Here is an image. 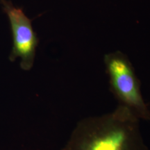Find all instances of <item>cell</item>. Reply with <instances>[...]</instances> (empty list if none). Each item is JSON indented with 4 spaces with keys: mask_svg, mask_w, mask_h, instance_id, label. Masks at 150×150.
Returning a JSON list of instances; mask_svg holds the SVG:
<instances>
[{
    "mask_svg": "<svg viewBox=\"0 0 150 150\" xmlns=\"http://www.w3.org/2000/svg\"><path fill=\"white\" fill-rule=\"evenodd\" d=\"M140 122L129 108L118 105L107 113L81 120L62 150H149Z\"/></svg>",
    "mask_w": 150,
    "mask_h": 150,
    "instance_id": "obj_1",
    "label": "cell"
},
{
    "mask_svg": "<svg viewBox=\"0 0 150 150\" xmlns=\"http://www.w3.org/2000/svg\"><path fill=\"white\" fill-rule=\"evenodd\" d=\"M110 88L119 104L129 108L141 120L150 121V109L142 97L140 83L126 54L119 50L104 56Z\"/></svg>",
    "mask_w": 150,
    "mask_h": 150,
    "instance_id": "obj_2",
    "label": "cell"
},
{
    "mask_svg": "<svg viewBox=\"0 0 150 150\" xmlns=\"http://www.w3.org/2000/svg\"><path fill=\"white\" fill-rule=\"evenodd\" d=\"M10 21L13 38V45L9 59H20V65L23 70L29 71L34 64L38 39L33 29L30 19L22 9L16 8L10 1L0 0Z\"/></svg>",
    "mask_w": 150,
    "mask_h": 150,
    "instance_id": "obj_3",
    "label": "cell"
}]
</instances>
